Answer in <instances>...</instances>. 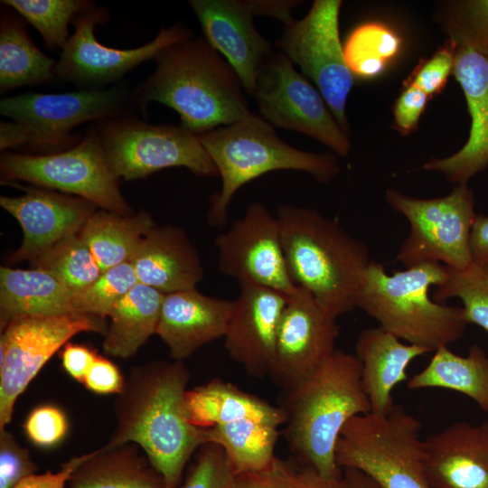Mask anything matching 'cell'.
<instances>
[{
  "mask_svg": "<svg viewBox=\"0 0 488 488\" xmlns=\"http://www.w3.org/2000/svg\"><path fill=\"white\" fill-rule=\"evenodd\" d=\"M190 372L183 361L156 360L133 367L116 395L115 428L106 446L137 444L177 488L187 464L206 444L205 428L190 424L183 408Z\"/></svg>",
  "mask_w": 488,
  "mask_h": 488,
  "instance_id": "6da1fadb",
  "label": "cell"
},
{
  "mask_svg": "<svg viewBox=\"0 0 488 488\" xmlns=\"http://www.w3.org/2000/svg\"><path fill=\"white\" fill-rule=\"evenodd\" d=\"M155 69L132 90L134 105L149 102L175 110L181 126L200 135L235 123L251 112L240 80L204 37L175 42L155 58Z\"/></svg>",
  "mask_w": 488,
  "mask_h": 488,
  "instance_id": "7a4b0ae2",
  "label": "cell"
},
{
  "mask_svg": "<svg viewBox=\"0 0 488 488\" xmlns=\"http://www.w3.org/2000/svg\"><path fill=\"white\" fill-rule=\"evenodd\" d=\"M283 435L301 463L326 477L343 476L336 444L347 422L371 412L356 355L335 350L296 385L285 390Z\"/></svg>",
  "mask_w": 488,
  "mask_h": 488,
  "instance_id": "3957f363",
  "label": "cell"
},
{
  "mask_svg": "<svg viewBox=\"0 0 488 488\" xmlns=\"http://www.w3.org/2000/svg\"><path fill=\"white\" fill-rule=\"evenodd\" d=\"M276 216L293 282L336 317L355 308L371 263L366 244L314 209L284 204Z\"/></svg>",
  "mask_w": 488,
  "mask_h": 488,
  "instance_id": "277c9868",
  "label": "cell"
},
{
  "mask_svg": "<svg viewBox=\"0 0 488 488\" xmlns=\"http://www.w3.org/2000/svg\"><path fill=\"white\" fill-rule=\"evenodd\" d=\"M448 276L446 266L427 262L389 275L382 264H370L355 298V307L380 327L408 343L434 352L459 340L468 324L463 307L429 297L433 286Z\"/></svg>",
  "mask_w": 488,
  "mask_h": 488,
  "instance_id": "5b68a950",
  "label": "cell"
},
{
  "mask_svg": "<svg viewBox=\"0 0 488 488\" xmlns=\"http://www.w3.org/2000/svg\"><path fill=\"white\" fill-rule=\"evenodd\" d=\"M198 136L221 179V191L210 199L207 218L211 226H224L235 193L265 174L303 171L320 183H328L341 170L335 155L305 152L288 145L277 135L273 126L253 113Z\"/></svg>",
  "mask_w": 488,
  "mask_h": 488,
  "instance_id": "8992f818",
  "label": "cell"
},
{
  "mask_svg": "<svg viewBox=\"0 0 488 488\" xmlns=\"http://www.w3.org/2000/svg\"><path fill=\"white\" fill-rule=\"evenodd\" d=\"M132 91L125 86L65 93L25 92L4 98L0 113V150L27 148L33 155L63 151L79 143L71 131L89 121L126 116Z\"/></svg>",
  "mask_w": 488,
  "mask_h": 488,
  "instance_id": "52a82bcc",
  "label": "cell"
},
{
  "mask_svg": "<svg viewBox=\"0 0 488 488\" xmlns=\"http://www.w3.org/2000/svg\"><path fill=\"white\" fill-rule=\"evenodd\" d=\"M422 425L400 406L387 415H358L344 426L335 458L379 488H433L426 470Z\"/></svg>",
  "mask_w": 488,
  "mask_h": 488,
  "instance_id": "ba28073f",
  "label": "cell"
},
{
  "mask_svg": "<svg viewBox=\"0 0 488 488\" xmlns=\"http://www.w3.org/2000/svg\"><path fill=\"white\" fill-rule=\"evenodd\" d=\"M0 177L2 183L23 181L86 199L102 210L121 215L134 213L93 127L79 143L63 151L46 155L5 151L0 156Z\"/></svg>",
  "mask_w": 488,
  "mask_h": 488,
  "instance_id": "9c48e42d",
  "label": "cell"
},
{
  "mask_svg": "<svg viewBox=\"0 0 488 488\" xmlns=\"http://www.w3.org/2000/svg\"><path fill=\"white\" fill-rule=\"evenodd\" d=\"M93 127L117 179L145 178L169 167L219 176L198 135L183 126L153 125L126 115L96 122Z\"/></svg>",
  "mask_w": 488,
  "mask_h": 488,
  "instance_id": "30bf717a",
  "label": "cell"
},
{
  "mask_svg": "<svg viewBox=\"0 0 488 488\" xmlns=\"http://www.w3.org/2000/svg\"><path fill=\"white\" fill-rule=\"evenodd\" d=\"M386 201L409 224L396 258L406 268L436 262L463 269L474 263L470 242L477 214L474 193L467 184H457L448 195L431 199L414 198L389 189Z\"/></svg>",
  "mask_w": 488,
  "mask_h": 488,
  "instance_id": "8fae6325",
  "label": "cell"
},
{
  "mask_svg": "<svg viewBox=\"0 0 488 488\" xmlns=\"http://www.w3.org/2000/svg\"><path fill=\"white\" fill-rule=\"evenodd\" d=\"M271 126L306 135L346 157L351 143L323 96L280 51L260 66L251 96Z\"/></svg>",
  "mask_w": 488,
  "mask_h": 488,
  "instance_id": "7c38bea8",
  "label": "cell"
},
{
  "mask_svg": "<svg viewBox=\"0 0 488 488\" xmlns=\"http://www.w3.org/2000/svg\"><path fill=\"white\" fill-rule=\"evenodd\" d=\"M340 0H315L307 14L285 24L276 45L317 87L347 132L346 102L353 86L339 32Z\"/></svg>",
  "mask_w": 488,
  "mask_h": 488,
  "instance_id": "4fadbf2b",
  "label": "cell"
},
{
  "mask_svg": "<svg viewBox=\"0 0 488 488\" xmlns=\"http://www.w3.org/2000/svg\"><path fill=\"white\" fill-rule=\"evenodd\" d=\"M106 319L88 314L27 316L14 320L0 337V429L11 422L17 399L44 364L74 335L105 334Z\"/></svg>",
  "mask_w": 488,
  "mask_h": 488,
  "instance_id": "5bb4252c",
  "label": "cell"
},
{
  "mask_svg": "<svg viewBox=\"0 0 488 488\" xmlns=\"http://www.w3.org/2000/svg\"><path fill=\"white\" fill-rule=\"evenodd\" d=\"M108 17L106 7L95 5L75 16L73 33L56 62L55 78L74 83L82 89H104L141 63L155 60L166 47L192 36L190 28L176 23L162 27L152 41L139 47H108L95 37V27L105 24Z\"/></svg>",
  "mask_w": 488,
  "mask_h": 488,
  "instance_id": "9a60e30c",
  "label": "cell"
},
{
  "mask_svg": "<svg viewBox=\"0 0 488 488\" xmlns=\"http://www.w3.org/2000/svg\"><path fill=\"white\" fill-rule=\"evenodd\" d=\"M218 267L239 285H257L292 296L298 288L285 259L276 214L259 203L249 205L244 215L215 239Z\"/></svg>",
  "mask_w": 488,
  "mask_h": 488,
  "instance_id": "2e32d148",
  "label": "cell"
},
{
  "mask_svg": "<svg viewBox=\"0 0 488 488\" xmlns=\"http://www.w3.org/2000/svg\"><path fill=\"white\" fill-rule=\"evenodd\" d=\"M337 317L305 289L288 296L281 315L270 378L286 390L335 351Z\"/></svg>",
  "mask_w": 488,
  "mask_h": 488,
  "instance_id": "e0dca14e",
  "label": "cell"
},
{
  "mask_svg": "<svg viewBox=\"0 0 488 488\" xmlns=\"http://www.w3.org/2000/svg\"><path fill=\"white\" fill-rule=\"evenodd\" d=\"M203 37L232 67L249 96L257 73L274 52L255 27L253 19L264 15L262 0H190Z\"/></svg>",
  "mask_w": 488,
  "mask_h": 488,
  "instance_id": "ac0fdd59",
  "label": "cell"
},
{
  "mask_svg": "<svg viewBox=\"0 0 488 488\" xmlns=\"http://www.w3.org/2000/svg\"><path fill=\"white\" fill-rule=\"evenodd\" d=\"M16 197H0V205L19 222L23 241L9 261H32L60 240L78 234L98 206L70 194L40 187L23 188Z\"/></svg>",
  "mask_w": 488,
  "mask_h": 488,
  "instance_id": "d6986e66",
  "label": "cell"
},
{
  "mask_svg": "<svg viewBox=\"0 0 488 488\" xmlns=\"http://www.w3.org/2000/svg\"><path fill=\"white\" fill-rule=\"evenodd\" d=\"M288 296L257 285H240L227 325L224 347L229 356L256 378L269 376L277 336Z\"/></svg>",
  "mask_w": 488,
  "mask_h": 488,
  "instance_id": "ffe728a7",
  "label": "cell"
},
{
  "mask_svg": "<svg viewBox=\"0 0 488 488\" xmlns=\"http://www.w3.org/2000/svg\"><path fill=\"white\" fill-rule=\"evenodd\" d=\"M455 44L453 74L462 88L471 117L469 136L455 154L431 159L423 168L438 171L456 184H467L488 165V52Z\"/></svg>",
  "mask_w": 488,
  "mask_h": 488,
  "instance_id": "44dd1931",
  "label": "cell"
},
{
  "mask_svg": "<svg viewBox=\"0 0 488 488\" xmlns=\"http://www.w3.org/2000/svg\"><path fill=\"white\" fill-rule=\"evenodd\" d=\"M233 301L191 288L164 295L156 333L174 361H183L199 348L223 338Z\"/></svg>",
  "mask_w": 488,
  "mask_h": 488,
  "instance_id": "7402d4cb",
  "label": "cell"
},
{
  "mask_svg": "<svg viewBox=\"0 0 488 488\" xmlns=\"http://www.w3.org/2000/svg\"><path fill=\"white\" fill-rule=\"evenodd\" d=\"M130 262L139 283L163 294L195 288L204 273L199 253L185 230L173 224L155 225Z\"/></svg>",
  "mask_w": 488,
  "mask_h": 488,
  "instance_id": "603a6c76",
  "label": "cell"
},
{
  "mask_svg": "<svg viewBox=\"0 0 488 488\" xmlns=\"http://www.w3.org/2000/svg\"><path fill=\"white\" fill-rule=\"evenodd\" d=\"M433 488H488V445L481 427L457 422L424 439Z\"/></svg>",
  "mask_w": 488,
  "mask_h": 488,
  "instance_id": "cb8c5ba5",
  "label": "cell"
},
{
  "mask_svg": "<svg viewBox=\"0 0 488 488\" xmlns=\"http://www.w3.org/2000/svg\"><path fill=\"white\" fill-rule=\"evenodd\" d=\"M355 351L361 364V383L371 413L379 416L389 414L396 406L392 391L407 380L408 364L430 352L420 346L402 343L380 326L361 332Z\"/></svg>",
  "mask_w": 488,
  "mask_h": 488,
  "instance_id": "d4e9b609",
  "label": "cell"
},
{
  "mask_svg": "<svg viewBox=\"0 0 488 488\" xmlns=\"http://www.w3.org/2000/svg\"><path fill=\"white\" fill-rule=\"evenodd\" d=\"M183 408L188 422L201 428L241 419H252L278 427L286 421L280 406H274L220 379L187 389Z\"/></svg>",
  "mask_w": 488,
  "mask_h": 488,
  "instance_id": "484cf974",
  "label": "cell"
},
{
  "mask_svg": "<svg viewBox=\"0 0 488 488\" xmlns=\"http://www.w3.org/2000/svg\"><path fill=\"white\" fill-rule=\"evenodd\" d=\"M73 292L52 274L38 268L0 267V329L27 316L77 314Z\"/></svg>",
  "mask_w": 488,
  "mask_h": 488,
  "instance_id": "4316f807",
  "label": "cell"
},
{
  "mask_svg": "<svg viewBox=\"0 0 488 488\" xmlns=\"http://www.w3.org/2000/svg\"><path fill=\"white\" fill-rule=\"evenodd\" d=\"M67 488H167L144 450L136 443L102 446L84 454Z\"/></svg>",
  "mask_w": 488,
  "mask_h": 488,
  "instance_id": "83f0119b",
  "label": "cell"
},
{
  "mask_svg": "<svg viewBox=\"0 0 488 488\" xmlns=\"http://www.w3.org/2000/svg\"><path fill=\"white\" fill-rule=\"evenodd\" d=\"M5 6L0 15V92L50 82L56 60L42 52L30 38L24 20Z\"/></svg>",
  "mask_w": 488,
  "mask_h": 488,
  "instance_id": "f1b7e54d",
  "label": "cell"
},
{
  "mask_svg": "<svg viewBox=\"0 0 488 488\" xmlns=\"http://www.w3.org/2000/svg\"><path fill=\"white\" fill-rule=\"evenodd\" d=\"M162 292L137 283L118 300L108 317L103 350L113 357L129 358L156 333L164 298Z\"/></svg>",
  "mask_w": 488,
  "mask_h": 488,
  "instance_id": "f546056e",
  "label": "cell"
},
{
  "mask_svg": "<svg viewBox=\"0 0 488 488\" xmlns=\"http://www.w3.org/2000/svg\"><path fill=\"white\" fill-rule=\"evenodd\" d=\"M428 364L408 382L409 389L440 388L454 390L473 399L488 411V355L477 344L466 356H460L448 346L435 350Z\"/></svg>",
  "mask_w": 488,
  "mask_h": 488,
  "instance_id": "4dcf8cb0",
  "label": "cell"
},
{
  "mask_svg": "<svg viewBox=\"0 0 488 488\" xmlns=\"http://www.w3.org/2000/svg\"><path fill=\"white\" fill-rule=\"evenodd\" d=\"M154 226L150 213L145 210L121 215L101 209L89 218L79 236L100 269L105 271L130 261L136 249Z\"/></svg>",
  "mask_w": 488,
  "mask_h": 488,
  "instance_id": "1f68e13d",
  "label": "cell"
},
{
  "mask_svg": "<svg viewBox=\"0 0 488 488\" xmlns=\"http://www.w3.org/2000/svg\"><path fill=\"white\" fill-rule=\"evenodd\" d=\"M277 427L252 419H241L205 428L206 444L220 446L235 474L255 473L276 458Z\"/></svg>",
  "mask_w": 488,
  "mask_h": 488,
  "instance_id": "d6a6232c",
  "label": "cell"
},
{
  "mask_svg": "<svg viewBox=\"0 0 488 488\" xmlns=\"http://www.w3.org/2000/svg\"><path fill=\"white\" fill-rule=\"evenodd\" d=\"M400 47L401 39L393 30L382 23L369 22L351 32L343 52L353 76L371 79L382 73Z\"/></svg>",
  "mask_w": 488,
  "mask_h": 488,
  "instance_id": "836d02e7",
  "label": "cell"
},
{
  "mask_svg": "<svg viewBox=\"0 0 488 488\" xmlns=\"http://www.w3.org/2000/svg\"><path fill=\"white\" fill-rule=\"evenodd\" d=\"M5 5L33 25L51 51L62 50L69 38V24L80 13L94 5L86 0H3Z\"/></svg>",
  "mask_w": 488,
  "mask_h": 488,
  "instance_id": "e575fe53",
  "label": "cell"
},
{
  "mask_svg": "<svg viewBox=\"0 0 488 488\" xmlns=\"http://www.w3.org/2000/svg\"><path fill=\"white\" fill-rule=\"evenodd\" d=\"M33 268L54 276L73 293L93 283L102 273L94 256L78 234L69 236L31 261Z\"/></svg>",
  "mask_w": 488,
  "mask_h": 488,
  "instance_id": "d590c367",
  "label": "cell"
},
{
  "mask_svg": "<svg viewBox=\"0 0 488 488\" xmlns=\"http://www.w3.org/2000/svg\"><path fill=\"white\" fill-rule=\"evenodd\" d=\"M446 267L447 278L436 286L434 300L460 299L467 323L488 333V271L474 263L463 269Z\"/></svg>",
  "mask_w": 488,
  "mask_h": 488,
  "instance_id": "8d00e7d4",
  "label": "cell"
},
{
  "mask_svg": "<svg viewBox=\"0 0 488 488\" xmlns=\"http://www.w3.org/2000/svg\"><path fill=\"white\" fill-rule=\"evenodd\" d=\"M234 488H348L343 478L326 477L314 467L276 456L265 469L236 476Z\"/></svg>",
  "mask_w": 488,
  "mask_h": 488,
  "instance_id": "74e56055",
  "label": "cell"
},
{
  "mask_svg": "<svg viewBox=\"0 0 488 488\" xmlns=\"http://www.w3.org/2000/svg\"><path fill=\"white\" fill-rule=\"evenodd\" d=\"M138 282L130 261L105 271L89 286L73 294V308L77 314L108 317L116 303Z\"/></svg>",
  "mask_w": 488,
  "mask_h": 488,
  "instance_id": "f35d334b",
  "label": "cell"
},
{
  "mask_svg": "<svg viewBox=\"0 0 488 488\" xmlns=\"http://www.w3.org/2000/svg\"><path fill=\"white\" fill-rule=\"evenodd\" d=\"M192 457L185 477L177 488L235 487L236 475L220 446L204 444Z\"/></svg>",
  "mask_w": 488,
  "mask_h": 488,
  "instance_id": "ab89813d",
  "label": "cell"
},
{
  "mask_svg": "<svg viewBox=\"0 0 488 488\" xmlns=\"http://www.w3.org/2000/svg\"><path fill=\"white\" fill-rule=\"evenodd\" d=\"M447 31L455 43L488 52V0L455 3L448 13Z\"/></svg>",
  "mask_w": 488,
  "mask_h": 488,
  "instance_id": "60d3db41",
  "label": "cell"
},
{
  "mask_svg": "<svg viewBox=\"0 0 488 488\" xmlns=\"http://www.w3.org/2000/svg\"><path fill=\"white\" fill-rule=\"evenodd\" d=\"M455 42L448 38L430 58L421 61L407 81L420 89L429 99L440 93L454 71Z\"/></svg>",
  "mask_w": 488,
  "mask_h": 488,
  "instance_id": "b9f144b4",
  "label": "cell"
},
{
  "mask_svg": "<svg viewBox=\"0 0 488 488\" xmlns=\"http://www.w3.org/2000/svg\"><path fill=\"white\" fill-rule=\"evenodd\" d=\"M64 412L54 405H42L33 408L26 418L23 428L35 446L49 448L58 445L68 431Z\"/></svg>",
  "mask_w": 488,
  "mask_h": 488,
  "instance_id": "7bdbcfd3",
  "label": "cell"
},
{
  "mask_svg": "<svg viewBox=\"0 0 488 488\" xmlns=\"http://www.w3.org/2000/svg\"><path fill=\"white\" fill-rule=\"evenodd\" d=\"M36 469L28 449L6 427L0 429V488H14Z\"/></svg>",
  "mask_w": 488,
  "mask_h": 488,
  "instance_id": "ee69618b",
  "label": "cell"
},
{
  "mask_svg": "<svg viewBox=\"0 0 488 488\" xmlns=\"http://www.w3.org/2000/svg\"><path fill=\"white\" fill-rule=\"evenodd\" d=\"M429 98L414 84L405 81L393 108L394 127L401 135L415 130Z\"/></svg>",
  "mask_w": 488,
  "mask_h": 488,
  "instance_id": "f6af8a7d",
  "label": "cell"
},
{
  "mask_svg": "<svg viewBox=\"0 0 488 488\" xmlns=\"http://www.w3.org/2000/svg\"><path fill=\"white\" fill-rule=\"evenodd\" d=\"M125 378L119 368L108 359L98 355L87 372L83 385L89 390L101 395L121 392Z\"/></svg>",
  "mask_w": 488,
  "mask_h": 488,
  "instance_id": "bcb514c9",
  "label": "cell"
},
{
  "mask_svg": "<svg viewBox=\"0 0 488 488\" xmlns=\"http://www.w3.org/2000/svg\"><path fill=\"white\" fill-rule=\"evenodd\" d=\"M99 354L91 348L67 343L61 352L65 371L75 380L83 383L84 378Z\"/></svg>",
  "mask_w": 488,
  "mask_h": 488,
  "instance_id": "7dc6e473",
  "label": "cell"
},
{
  "mask_svg": "<svg viewBox=\"0 0 488 488\" xmlns=\"http://www.w3.org/2000/svg\"><path fill=\"white\" fill-rule=\"evenodd\" d=\"M84 459V454L70 458L57 472L33 474L20 481L14 488H67L71 474Z\"/></svg>",
  "mask_w": 488,
  "mask_h": 488,
  "instance_id": "c3c4849f",
  "label": "cell"
},
{
  "mask_svg": "<svg viewBox=\"0 0 488 488\" xmlns=\"http://www.w3.org/2000/svg\"><path fill=\"white\" fill-rule=\"evenodd\" d=\"M470 243L474 263L482 267H488V215H476Z\"/></svg>",
  "mask_w": 488,
  "mask_h": 488,
  "instance_id": "681fc988",
  "label": "cell"
},
{
  "mask_svg": "<svg viewBox=\"0 0 488 488\" xmlns=\"http://www.w3.org/2000/svg\"><path fill=\"white\" fill-rule=\"evenodd\" d=\"M343 478L348 488H379L371 479L355 469H343Z\"/></svg>",
  "mask_w": 488,
  "mask_h": 488,
  "instance_id": "f907efd6",
  "label": "cell"
},
{
  "mask_svg": "<svg viewBox=\"0 0 488 488\" xmlns=\"http://www.w3.org/2000/svg\"><path fill=\"white\" fill-rule=\"evenodd\" d=\"M482 432L483 434L484 439L488 445V421L483 423L481 426Z\"/></svg>",
  "mask_w": 488,
  "mask_h": 488,
  "instance_id": "816d5d0a",
  "label": "cell"
},
{
  "mask_svg": "<svg viewBox=\"0 0 488 488\" xmlns=\"http://www.w3.org/2000/svg\"><path fill=\"white\" fill-rule=\"evenodd\" d=\"M483 268H485L488 271V267H483Z\"/></svg>",
  "mask_w": 488,
  "mask_h": 488,
  "instance_id": "f5cc1de1",
  "label": "cell"
}]
</instances>
